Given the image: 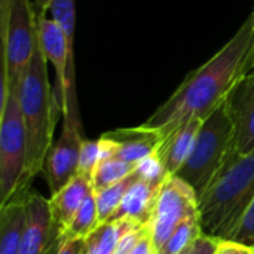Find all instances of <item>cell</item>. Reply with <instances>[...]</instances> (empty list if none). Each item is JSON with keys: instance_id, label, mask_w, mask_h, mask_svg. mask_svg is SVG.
I'll use <instances>...</instances> for the list:
<instances>
[{"instance_id": "obj_1", "label": "cell", "mask_w": 254, "mask_h": 254, "mask_svg": "<svg viewBox=\"0 0 254 254\" xmlns=\"http://www.w3.org/2000/svg\"><path fill=\"white\" fill-rule=\"evenodd\" d=\"M254 12L243 22L232 39L205 64L186 76L173 95L162 103L143 124L167 135L182 124L207 119L253 70Z\"/></svg>"}, {"instance_id": "obj_2", "label": "cell", "mask_w": 254, "mask_h": 254, "mask_svg": "<svg viewBox=\"0 0 254 254\" xmlns=\"http://www.w3.org/2000/svg\"><path fill=\"white\" fill-rule=\"evenodd\" d=\"M254 201V150L240 153L231 147L223 165L199 196L204 234L232 240Z\"/></svg>"}, {"instance_id": "obj_3", "label": "cell", "mask_w": 254, "mask_h": 254, "mask_svg": "<svg viewBox=\"0 0 254 254\" xmlns=\"http://www.w3.org/2000/svg\"><path fill=\"white\" fill-rule=\"evenodd\" d=\"M19 103L27 131L25 183L30 185L31 179L43 171L61 112L55 89L49 82L48 61L39 45V37L36 51L19 83Z\"/></svg>"}, {"instance_id": "obj_4", "label": "cell", "mask_w": 254, "mask_h": 254, "mask_svg": "<svg viewBox=\"0 0 254 254\" xmlns=\"http://www.w3.org/2000/svg\"><path fill=\"white\" fill-rule=\"evenodd\" d=\"M234 146V125L223 101L207 119L196 135L192 152L177 176L196 193L198 199L210 186Z\"/></svg>"}, {"instance_id": "obj_5", "label": "cell", "mask_w": 254, "mask_h": 254, "mask_svg": "<svg viewBox=\"0 0 254 254\" xmlns=\"http://www.w3.org/2000/svg\"><path fill=\"white\" fill-rule=\"evenodd\" d=\"M27 131L19 103V86L1 82L0 106V204L7 202L25 183Z\"/></svg>"}, {"instance_id": "obj_6", "label": "cell", "mask_w": 254, "mask_h": 254, "mask_svg": "<svg viewBox=\"0 0 254 254\" xmlns=\"http://www.w3.org/2000/svg\"><path fill=\"white\" fill-rule=\"evenodd\" d=\"M1 82L19 86L37 46V12L30 0H0Z\"/></svg>"}, {"instance_id": "obj_7", "label": "cell", "mask_w": 254, "mask_h": 254, "mask_svg": "<svg viewBox=\"0 0 254 254\" xmlns=\"http://www.w3.org/2000/svg\"><path fill=\"white\" fill-rule=\"evenodd\" d=\"M37 37L46 61L55 68V94L61 107V113L70 109H77L74 54L70 51L61 27L54 19L46 18L45 12H37Z\"/></svg>"}, {"instance_id": "obj_8", "label": "cell", "mask_w": 254, "mask_h": 254, "mask_svg": "<svg viewBox=\"0 0 254 254\" xmlns=\"http://www.w3.org/2000/svg\"><path fill=\"white\" fill-rule=\"evenodd\" d=\"M198 213L199 204L195 190L179 176L167 177L158 193L149 223L155 250L158 252L165 244L182 222Z\"/></svg>"}, {"instance_id": "obj_9", "label": "cell", "mask_w": 254, "mask_h": 254, "mask_svg": "<svg viewBox=\"0 0 254 254\" xmlns=\"http://www.w3.org/2000/svg\"><path fill=\"white\" fill-rule=\"evenodd\" d=\"M83 140L79 109L65 110L63 113L61 135L52 144L43 167L51 195L57 193L79 174V158Z\"/></svg>"}, {"instance_id": "obj_10", "label": "cell", "mask_w": 254, "mask_h": 254, "mask_svg": "<svg viewBox=\"0 0 254 254\" xmlns=\"http://www.w3.org/2000/svg\"><path fill=\"white\" fill-rule=\"evenodd\" d=\"M162 132L146 125L119 128L101 134V158H116L131 164H141L153 158L162 143Z\"/></svg>"}, {"instance_id": "obj_11", "label": "cell", "mask_w": 254, "mask_h": 254, "mask_svg": "<svg viewBox=\"0 0 254 254\" xmlns=\"http://www.w3.org/2000/svg\"><path fill=\"white\" fill-rule=\"evenodd\" d=\"M226 106L234 125V146L240 153L254 150V71L246 74L231 91Z\"/></svg>"}, {"instance_id": "obj_12", "label": "cell", "mask_w": 254, "mask_h": 254, "mask_svg": "<svg viewBox=\"0 0 254 254\" xmlns=\"http://www.w3.org/2000/svg\"><path fill=\"white\" fill-rule=\"evenodd\" d=\"M58 237L60 234L52 220L49 199L30 190L19 254H45Z\"/></svg>"}, {"instance_id": "obj_13", "label": "cell", "mask_w": 254, "mask_h": 254, "mask_svg": "<svg viewBox=\"0 0 254 254\" xmlns=\"http://www.w3.org/2000/svg\"><path fill=\"white\" fill-rule=\"evenodd\" d=\"M202 122V119L193 118L164 135L155 159L168 177L177 176L180 168L188 161Z\"/></svg>"}, {"instance_id": "obj_14", "label": "cell", "mask_w": 254, "mask_h": 254, "mask_svg": "<svg viewBox=\"0 0 254 254\" xmlns=\"http://www.w3.org/2000/svg\"><path fill=\"white\" fill-rule=\"evenodd\" d=\"M91 192V179L77 174L71 182H68L63 189H60L49 198L52 220L60 237L65 234L76 213L79 211V208L82 207V204L85 202Z\"/></svg>"}, {"instance_id": "obj_15", "label": "cell", "mask_w": 254, "mask_h": 254, "mask_svg": "<svg viewBox=\"0 0 254 254\" xmlns=\"http://www.w3.org/2000/svg\"><path fill=\"white\" fill-rule=\"evenodd\" d=\"M30 186L19 189L0 208V254H19Z\"/></svg>"}, {"instance_id": "obj_16", "label": "cell", "mask_w": 254, "mask_h": 254, "mask_svg": "<svg viewBox=\"0 0 254 254\" xmlns=\"http://www.w3.org/2000/svg\"><path fill=\"white\" fill-rule=\"evenodd\" d=\"M138 225L129 220H109L101 223L85 241L86 254H115L119 240Z\"/></svg>"}, {"instance_id": "obj_17", "label": "cell", "mask_w": 254, "mask_h": 254, "mask_svg": "<svg viewBox=\"0 0 254 254\" xmlns=\"http://www.w3.org/2000/svg\"><path fill=\"white\" fill-rule=\"evenodd\" d=\"M138 167H140L138 164L125 162L116 158H107V156L101 158L91 177L92 190L98 192V190H103L106 188L116 185L118 182L132 174Z\"/></svg>"}, {"instance_id": "obj_18", "label": "cell", "mask_w": 254, "mask_h": 254, "mask_svg": "<svg viewBox=\"0 0 254 254\" xmlns=\"http://www.w3.org/2000/svg\"><path fill=\"white\" fill-rule=\"evenodd\" d=\"M201 235H204V229L201 225L199 213L188 217L182 222L165 241V244L156 252V254H180L188 249L193 241H196Z\"/></svg>"}, {"instance_id": "obj_19", "label": "cell", "mask_w": 254, "mask_h": 254, "mask_svg": "<svg viewBox=\"0 0 254 254\" xmlns=\"http://www.w3.org/2000/svg\"><path fill=\"white\" fill-rule=\"evenodd\" d=\"M100 217H98V208L94 196V190L88 195L79 211L76 213L74 219L71 220L68 229L65 231L64 238H73V240H86L98 226H100Z\"/></svg>"}, {"instance_id": "obj_20", "label": "cell", "mask_w": 254, "mask_h": 254, "mask_svg": "<svg viewBox=\"0 0 254 254\" xmlns=\"http://www.w3.org/2000/svg\"><path fill=\"white\" fill-rule=\"evenodd\" d=\"M137 176V170L129 174L128 177H125L124 180L118 182L116 185L106 188L103 190L94 192L95 196V202H97V208H98V217H100V223H106L110 220V217L116 213V210L119 208L128 188L131 186V183L134 182Z\"/></svg>"}, {"instance_id": "obj_21", "label": "cell", "mask_w": 254, "mask_h": 254, "mask_svg": "<svg viewBox=\"0 0 254 254\" xmlns=\"http://www.w3.org/2000/svg\"><path fill=\"white\" fill-rule=\"evenodd\" d=\"M101 159L100 140H83L79 158V174L91 179Z\"/></svg>"}, {"instance_id": "obj_22", "label": "cell", "mask_w": 254, "mask_h": 254, "mask_svg": "<svg viewBox=\"0 0 254 254\" xmlns=\"http://www.w3.org/2000/svg\"><path fill=\"white\" fill-rule=\"evenodd\" d=\"M231 241H237L254 249V201L252 202L250 208L247 210L235 237Z\"/></svg>"}, {"instance_id": "obj_23", "label": "cell", "mask_w": 254, "mask_h": 254, "mask_svg": "<svg viewBox=\"0 0 254 254\" xmlns=\"http://www.w3.org/2000/svg\"><path fill=\"white\" fill-rule=\"evenodd\" d=\"M220 241L222 240L204 234L196 241H193L188 249H185L180 254H216Z\"/></svg>"}, {"instance_id": "obj_24", "label": "cell", "mask_w": 254, "mask_h": 254, "mask_svg": "<svg viewBox=\"0 0 254 254\" xmlns=\"http://www.w3.org/2000/svg\"><path fill=\"white\" fill-rule=\"evenodd\" d=\"M144 226H140V228H135L132 231H128L118 243V247L115 250V254H131V252L134 250V247L137 246L140 237L143 235L144 232Z\"/></svg>"}, {"instance_id": "obj_25", "label": "cell", "mask_w": 254, "mask_h": 254, "mask_svg": "<svg viewBox=\"0 0 254 254\" xmlns=\"http://www.w3.org/2000/svg\"><path fill=\"white\" fill-rule=\"evenodd\" d=\"M57 254H86V241L61 237L60 249Z\"/></svg>"}, {"instance_id": "obj_26", "label": "cell", "mask_w": 254, "mask_h": 254, "mask_svg": "<svg viewBox=\"0 0 254 254\" xmlns=\"http://www.w3.org/2000/svg\"><path fill=\"white\" fill-rule=\"evenodd\" d=\"M216 254H254V249L246 244L237 243V241L222 240Z\"/></svg>"}, {"instance_id": "obj_27", "label": "cell", "mask_w": 254, "mask_h": 254, "mask_svg": "<svg viewBox=\"0 0 254 254\" xmlns=\"http://www.w3.org/2000/svg\"><path fill=\"white\" fill-rule=\"evenodd\" d=\"M131 254H156L155 246H153V238H152V231H150V225H146L143 235L140 237L137 246L134 247V250Z\"/></svg>"}, {"instance_id": "obj_28", "label": "cell", "mask_w": 254, "mask_h": 254, "mask_svg": "<svg viewBox=\"0 0 254 254\" xmlns=\"http://www.w3.org/2000/svg\"><path fill=\"white\" fill-rule=\"evenodd\" d=\"M51 1L52 0H36L34 1V7L37 9V12H48L49 10V6H51Z\"/></svg>"}, {"instance_id": "obj_29", "label": "cell", "mask_w": 254, "mask_h": 254, "mask_svg": "<svg viewBox=\"0 0 254 254\" xmlns=\"http://www.w3.org/2000/svg\"><path fill=\"white\" fill-rule=\"evenodd\" d=\"M253 71H254V67H253Z\"/></svg>"}, {"instance_id": "obj_30", "label": "cell", "mask_w": 254, "mask_h": 254, "mask_svg": "<svg viewBox=\"0 0 254 254\" xmlns=\"http://www.w3.org/2000/svg\"><path fill=\"white\" fill-rule=\"evenodd\" d=\"M253 12H254V9H253ZM253 67H254V65H253Z\"/></svg>"}]
</instances>
